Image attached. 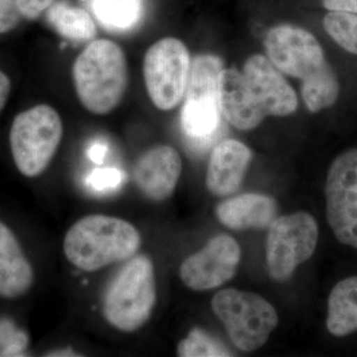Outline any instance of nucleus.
Wrapping results in <instances>:
<instances>
[{
  "label": "nucleus",
  "instance_id": "1",
  "mask_svg": "<svg viewBox=\"0 0 357 357\" xmlns=\"http://www.w3.org/2000/svg\"><path fill=\"white\" fill-rule=\"evenodd\" d=\"M142 238L135 227L121 218L89 215L75 222L63 243L67 259L86 272H95L136 255Z\"/></svg>",
  "mask_w": 357,
  "mask_h": 357
},
{
  "label": "nucleus",
  "instance_id": "2",
  "mask_svg": "<svg viewBox=\"0 0 357 357\" xmlns=\"http://www.w3.org/2000/svg\"><path fill=\"white\" fill-rule=\"evenodd\" d=\"M73 79L84 109L93 114H109L121 103L128 88L124 52L110 40L91 42L75 61Z\"/></svg>",
  "mask_w": 357,
  "mask_h": 357
},
{
  "label": "nucleus",
  "instance_id": "3",
  "mask_svg": "<svg viewBox=\"0 0 357 357\" xmlns=\"http://www.w3.org/2000/svg\"><path fill=\"white\" fill-rule=\"evenodd\" d=\"M157 300L153 261L134 255L114 275L102 299L105 321L116 330L134 333L146 325Z\"/></svg>",
  "mask_w": 357,
  "mask_h": 357
},
{
  "label": "nucleus",
  "instance_id": "4",
  "mask_svg": "<svg viewBox=\"0 0 357 357\" xmlns=\"http://www.w3.org/2000/svg\"><path fill=\"white\" fill-rule=\"evenodd\" d=\"M63 132L62 119L50 105H38L16 115L9 141L18 171L28 178L41 175L55 156Z\"/></svg>",
  "mask_w": 357,
  "mask_h": 357
},
{
  "label": "nucleus",
  "instance_id": "5",
  "mask_svg": "<svg viewBox=\"0 0 357 357\" xmlns=\"http://www.w3.org/2000/svg\"><path fill=\"white\" fill-rule=\"evenodd\" d=\"M222 70V61L213 55L199 56L191 65L181 122L185 135L201 149L211 146L220 132L218 79Z\"/></svg>",
  "mask_w": 357,
  "mask_h": 357
},
{
  "label": "nucleus",
  "instance_id": "6",
  "mask_svg": "<svg viewBox=\"0 0 357 357\" xmlns=\"http://www.w3.org/2000/svg\"><path fill=\"white\" fill-rule=\"evenodd\" d=\"M211 309L231 342L243 351L260 349L278 326L273 306L257 294L225 289L213 296Z\"/></svg>",
  "mask_w": 357,
  "mask_h": 357
},
{
  "label": "nucleus",
  "instance_id": "7",
  "mask_svg": "<svg viewBox=\"0 0 357 357\" xmlns=\"http://www.w3.org/2000/svg\"><path fill=\"white\" fill-rule=\"evenodd\" d=\"M319 239L318 223L305 211L276 218L269 227L266 262L270 276L285 281L314 255Z\"/></svg>",
  "mask_w": 357,
  "mask_h": 357
},
{
  "label": "nucleus",
  "instance_id": "8",
  "mask_svg": "<svg viewBox=\"0 0 357 357\" xmlns=\"http://www.w3.org/2000/svg\"><path fill=\"white\" fill-rule=\"evenodd\" d=\"M191 58L182 41L164 38L152 45L143 62L150 100L161 110H170L183 100L189 81Z\"/></svg>",
  "mask_w": 357,
  "mask_h": 357
},
{
  "label": "nucleus",
  "instance_id": "9",
  "mask_svg": "<svg viewBox=\"0 0 357 357\" xmlns=\"http://www.w3.org/2000/svg\"><path fill=\"white\" fill-rule=\"evenodd\" d=\"M326 220L340 243L357 248V147L333 160L326 176Z\"/></svg>",
  "mask_w": 357,
  "mask_h": 357
},
{
  "label": "nucleus",
  "instance_id": "10",
  "mask_svg": "<svg viewBox=\"0 0 357 357\" xmlns=\"http://www.w3.org/2000/svg\"><path fill=\"white\" fill-rule=\"evenodd\" d=\"M241 256V248L236 239L220 234L184 260L180 267L181 279L194 291L218 288L236 275Z\"/></svg>",
  "mask_w": 357,
  "mask_h": 357
},
{
  "label": "nucleus",
  "instance_id": "11",
  "mask_svg": "<svg viewBox=\"0 0 357 357\" xmlns=\"http://www.w3.org/2000/svg\"><path fill=\"white\" fill-rule=\"evenodd\" d=\"M264 44L272 64L288 76L304 79L328 63L318 40L300 28H272Z\"/></svg>",
  "mask_w": 357,
  "mask_h": 357
},
{
  "label": "nucleus",
  "instance_id": "12",
  "mask_svg": "<svg viewBox=\"0 0 357 357\" xmlns=\"http://www.w3.org/2000/svg\"><path fill=\"white\" fill-rule=\"evenodd\" d=\"M243 76L265 115L287 116L297 109L295 91L269 59L261 55L249 58Z\"/></svg>",
  "mask_w": 357,
  "mask_h": 357
},
{
  "label": "nucleus",
  "instance_id": "13",
  "mask_svg": "<svg viewBox=\"0 0 357 357\" xmlns=\"http://www.w3.org/2000/svg\"><path fill=\"white\" fill-rule=\"evenodd\" d=\"M182 173V160L177 150L158 145L144 152L134 166L135 185L146 198L165 201L172 196Z\"/></svg>",
  "mask_w": 357,
  "mask_h": 357
},
{
  "label": "nucleus",
  "instance_id": "14",
  "mask_svg": "<svg viewBox=\"0 0 357 357\" xmlns=\"http://www.w3.org/2000/svg\"><path fill=\"white\" fill-rule=\"evenodd\" d=\"M220 112L234 128L250 130L257 128L265 114L260 109L241 73L222 70L218 79Z\"/></svg>",
  "mask_w": 357,
  "mask_h": 357
},
{
  "label": "nucleus",
  "instance_id": "15",
  "mask_svg": "<svg viewBox=\"0 0 357 357\" xmlns=\"http://www.w3.org/2000/svg\"><path fill=\"white\" fill-rule=\"evenodd\" d=\"M250 149L236 140H225L217 145L211 155L206 171L208 191L217 197L234 194L241 187L249 163Z\"/></svg>",
  "mask_w": 357,
  "mask_h": 357
},
{
  "label": "nucleus",
  "instance_id": "16",
  "mask_svg": "<svg viewBox=\"0 0 357 357\" xmlns=\"http://www.w3.org/2000/svg\"><path fill=\"white\" fill-rule=\"evenodd\" d=\"M276 202L261 194H243L218 204V220L234 230L264 229L276 220Z\"/></svg>",
  "mask_w": 357,
  "mask_h": 357
},
{
  "label": "nucleus",
  "instance_id": "17",
  "mask_svg": "<svg viewBox=\"0 0 357 357\" xmlns=\"http://www.w3.org/2000/svg\"><path fill=\"white\" fill-rule=\"evenodd\" d=\"M34 282L31 263L26 257L13 230L0 222V296L21 297Z\"/></svg>",
  "mask_w": 357,
  "mask_h": 357
},
{
  "label": "nucleus",
  "instance_id": "18",
  "mask_svg": "<svg viewBox=\"0 0 357 357\" xmlns=\"http://www.w3.org/2000/svg\"><path fill=\"white\" fill-rule=\"evenodd\" d=\"M326 326L335 337L357 331V276L338 282L328 297Z\"/></svg>",
  "mask_w": 357,
  "mask_h": 357
},
{
  "label": "nucleus",
  "instance_id": "19",
  "mask_svg": "<svg viewBox=\"0 0 357 357\" xmlns=\"http://www.w3.org/2000/svg\"><path fill=\"white\" fill-rule=\"evenodd\" d=\"M93 11L98 22L114 32L132 29L143 13V0H93Z\"/></svg>",
  "mask_w": 357,
  "mask_h": 357
},
{
  "label": "nucleus",
  "instance_id": "20",
  "mask_svg": "<svg viewBox=\"0 0 357 357\" xmlns=\"http://www.w3.org/2000/svg\"><path fill=\"white\" fill-rule=\"evenodd\" d=\"M48 21L61 36L73 41H88L96 33L95 22L86 10L66 3L51 6Z\"/></svg>",
  "mask_w": 357,
  "mask_h": 357
},
{
  "label": "nucleus",
  "instance_id": "21",
  "mask_svg": "<svg viewBox=\"0 0 357 357\" xmlns=\"http://www.w3.org/2000/svg\"><path fill=\"white\" fill-rule=\"evenodd\" d=\"M340 91L337 75L328 62L303 79V98L307 109L312 112L333 107L337 102Z\"/></svg>",
  "mask_w": 357,
  "mask_h": 357
},
{
  "label": "nucleus",
  "instance_id": "22",
  "mask_svg": "<svg viewBox=\"0 0 357 357\" xmlns=\"http://www.w3.org/2000/svg\"><path fill=\"white\" fill-rule=\"evenodd\" d=\"M324 27L342 49L357 55L356 13L331 11L324 18Z\"/></svg>",
  "mask_w": 357,
  "mask_h": 357
},
{
  "label": "nucleus",
  "instance_id": "23",
  "mask_svg": "<svg viewBox=\"0 0 357 357\" xmlns=\"http://www.w3.org/2000/svg\"><path fill=\"white\" fill-rule=\"evenodd\" d=\"M182 357H225L232 356L231 351L210 333L202 328H194L181 340L177 349Z\"/></svg>",
  "mask_w": 357,
  "mask_h": 357
},
{
  "label": "nucleus",
  "instance_id": "24",
  "mask_svg": "<svg viewBox=\"0 0 357 357\" xmlns=\"http://www.w3.org/2000/svg\"><path fill=\"white\" fill-rule=\"evenodd\" d=\"M123 180L121 171L116 168H98L89 174L86 184L96 192H109L117 189Z\"/></svg>",
  "mask_w": 357,
  "mask_h": 357
},
{
  "label": "nucleus",
  "instance_id": "25",
  "mask_svg": "<svg viewBox=\"0 0 357 357\" xmlns=\"http://www.w3.org/2000/svg\"><path fill=\"white\" fill-rule=\"evenodd\" d=\"M21 14L15 0H0V34L11 31L17 26Z\"/></svg>",
  "mask_w": 357,
  "mask_h": 357
},
{
  "label": "nucleus",
  "instance_id": "26",
  "mask_svg": "<svg viewBox=\"0 0 357 357\" xmlns=\"http://www.w3.org/2000/svg\"><path fill=\"white\" fill-rule=\"evenodd\" d=\"M21 14L28 20H36L37 17L50 8L54 0H15Z\"/></svg>",
  "mask_w": 357,
  "mask_h": 357
},
{
  "label": "nucleus",
  "instance_id": "27",
  "mask_svg": "<svg viewBox=\"0 0 357 357\" xmlns=\"http://www.w3.org/2000/svg\"><path fill=\"white\" fill-rule=\"evenodd\" d=\"M324 6L331 11H345L357 14V0H321Z\"/></svg>",
  "mask_w": 357,
  "mask_h": 357
},
{
  "label": "nucleus",
  "instance_id": "28",
  "mask_svg": "<svg viewBox=\"0 0 357 357\" xmlns=\"http://www.w3.org/2000/svg\"><path fill=\"white\" fill-rule=\"evenodd\" d=\"M107 152V145L102 141H96L88 148V157L93 163L102 164Z\"/></svg>",
  "mask_w": 357,
  "mask_h": 357
},
{
  "label": "nucleus",
  "instance_id": "29",
  "mask_svg": "<svg viewBox=\"0 0 357 357\" xmlns=\"http://www.w3.org/2000/svg\"><path fill=\"white\" fill-rule=\"evenodd\" d=\"M11 91V82L6 73L0 70V112L6 107Z\"/></svg>",
  "mask_w": 357,
  "mask_h": 357
},
{
  "label": "nucleus",
  "instance_id": "30",
  "mask_svg": "<svg viewBox=\"0 0 357 357\" xmlns=\"http://www.w3.org/2000/svg\"><path fill=\"white\" fill-rule=\"evenodd\" d=\"M47 356H79V354H77V352L73 351L72 349H58V351H54L52 352H49L48 354H46Z\"/></svg>",
  "mask_w": 357,
  "mask_h": 357
},
{
  "label": "nucleus",
  "instance_id": "31",
  "mask_svg": "<svg viewBox=\"0 0 357 357\" xmlns=\"http://www.w3.org/2000/svg\"><path fill=\"white\" fill-rule=\"evenodd\" d=\"M82 1H89V0H82Z\"/></svg>",
  "mask_w": 357,
  "mask_h": 357
}]
</instances>
